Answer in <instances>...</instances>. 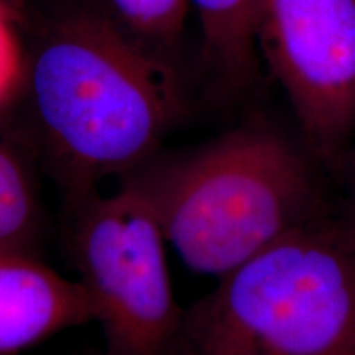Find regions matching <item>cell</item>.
I'll return each instance as SVG.
<instances>
[{
	"mask_svg": "<svg viewBox=\"0 0 355 355\" xmlns=\"http://www.w3.org/2000/svg\"><path fill=\"white\" fill-rule=\"evenodd\" d=\"M71 250L96 309L109 355H166L183 311L173 295L166 237L153 206L132 181L115 193L69 199Z\"/></svg>",
	"mask_w": 355,
	"mask_h": 355,
	"instance_id": "obj_4",
	"label": "cell"
},
{
	"mask_svg": "<svg viewBox=\"0 0 355 355\" xmlns=\"http://www.w3.org/2000/svg\"><path fill=\"white\" fill-rule=\"evenodd\" d=\"M25 79L69 199L140 170L180 110L166 66L97 15L51 30Z\"/></svg>",
	"mask_w": 355,
	"mask_h": 355,
	"instance_id": "obj_1",
	"label": "cell"
},
{
	"mask_svg": "<svg viewBox=\"0 0 355 355\" xmlns=\"http://www.w3.org/2000/svg\"><path fill=\"white\" fill-rule=\"evenodd\" d=\"M259 50L313 152H340L355 130V0H263Z\"/></svg>",
	"mask_w": 355,
	"mask_h": 355,
	"instance_id": "obj_5",
	"label": "cell"
},
{
	"mask_svg": "<svg viewBox=\"0 0 355 355\" xmlns=\"http://www.w3.org/2000/svg\"><path fill=\"white\" fill-rule=\"evenodd\" d=\"M40 207L28 171L0 144V257L32 255Z\"/></svg>",
	"mask_w": 355,
	"mask_h": 355,
	"instance_id": "obj_8",
	"label": "cell"
},
{
	"mask_svg": "<svg viewBox=\"0 0 355 355\" xmlns=\"http://www.w3.org/2000/svg\"><path fill=\"white\" fill-rule=\"evenodd\" d=\"M123 24L137 37L168 42L184 26L189 0H109Z\"/></svg>",
	"mask_w": 355,
	"mask_h": 355,
	"instance_id": "obj_9",
	"label": "cell"
},
{
	"mask_svg": "<svg viewBox=\"0 0 355 355\" xmlns=\"http://www.w3.org/2000/svg\"><path fill=\"white\" fill-rule=\"evenodd\" d=\"M127 180L152 204L183 263L217 278L326 214L308 159L263 127L229 132Z\"/></svg>",
	"mask_w": 355,
	"mask_h": 355,
	"instance_id": "obj_2",
	"label": "cell"
},
{
	"mask_svg": "<svg viewBox=\"0 0 355 355\" xmlns=\"http://www.w3.org/2000/svg\"><path fill=\"white\" fill-rule=\"evenodd\" d=\"M96 321L78 279L33 255L0 257V355H17L56 332Z\"/></svg>",
	"mask_w": 355,
	"mask_h": 355,
	"instance_id": "obj_6",
	"label": "cell"
},
{
	"mask_svg": "<svg viewBox=\"0 0 355 355\" xmlns=\"http://www.w3.org/2000/svg\"><path fill=\"white\" fill-rule=\"evenodd\" d=\"M183 313L180 355H355V227L326 214Z\"/></svg>",
	"mask_w": 355,
	"mask_h": 355,
	"instance_id": "obj_3",
	"label": "cell"
},
{
	"mask_svg": "<svg viewBox=\"0 0 355 355\" xmlns=\"http://www.w3.org/2000/svg\"><path fill=\"white\" fill-rule=\"evenodd\" d=\"M198 13L207 60L232 84L250 79L257 64L263 0H189Z\"/></svg>",
	"mask_w": 355,
	"mask_h": 355,
	"instance_id": "obj_7",
	"label": "cell"
},
{
	"mask_svg": "<svg viewBox=\"0 0 355 355\" xmlns=\"http://www.w3.org/2000/svg\"><path fill=\"white\" fill-rule=\"evenodd\" d=\"M26 78L21 44L8 8L0 0V107L15 94Z\"/></svg>",
	"mask_w": 355,
	"mask_h": 355,
	"instance_id": "obj_10",
	"label": "cell"
}]
</instances>
